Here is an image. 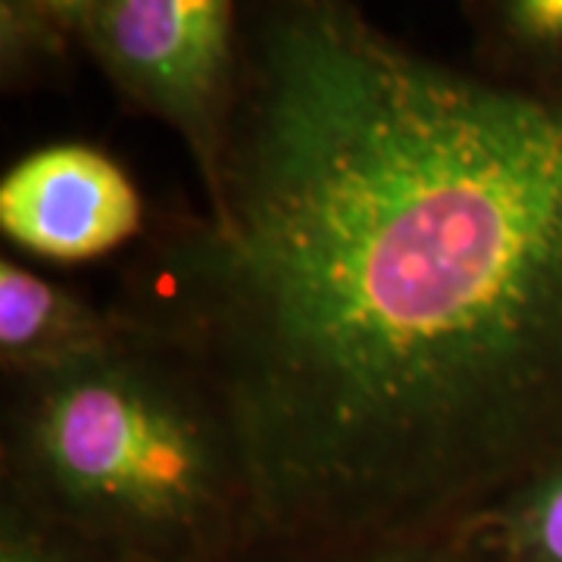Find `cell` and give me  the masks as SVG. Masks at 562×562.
<instances>
[{
    "instance_id": "cell-1",
    "label": "cell",
    "mask_w": 562,
    "mask_h": 562,
    "mask_svg": "<svg viewBox=\"0 0 562 562\" xmlns=\"http://www.w3.org/2000/svg\"><path fill=\"white\" fill-rule=\"evenodd\" d=\"M203 206H157L110 310L194 362L262 531L475 519L562 460V85L241 0Z\"/></svg>"
},
{
    "instance_id": "cell-2",
    "label": "cell",
    "mask_w": 562,
    "mask_h": 562,
    "mask_svg": "<svg viewBox=\"0 0 562 562\" xmlns=\"http://www.w3.org/2000/svg\"><path fill=\"white\" fill-rule=\"evenodd\" d=\"M7 503L88 543L191 562L262 519L220 394L176 347L122 322L85 360L3 379Z\"/></svg>"
},
{
    "instance_id": "cell-3",
    "label": "cell",
    "mask_w": 562,
    "mask_h": 562,
    "mask_svg": "<svg viewBox=\"0 0 562 562\" xmlns=\"http://www.w3.org/2000/svg\"><path fill=\"white\" fill-rule=\"evenodd\" d=\"M81 54L125 110L162 122L206 191L241 81V0H101Z\"/></svg>"
},
{
    "instance_id": "cell-4",
    "label": "cell",
    "mask_w": 562,
    "mask_h": 562,
    "mask_svg": "<svg viewBox=\"0 0 562 562\" xmlns=\"http://www.w3.org/2000/svg\"><path fill=\"white\" fill-rule=\"evenodd\" d=\"M147 220L135 179L98 144H44L0 179V232L41 260L85 262L128 250Z\"/></svg>"
},
{
    "instance_id": "cell-5",
    "label": "cell",
    "mask_w": 562,
    "mask_h": 562,
    "mask_svg": "<svg viewBox=\"0 0 562 562\" xmlns=\"http://www.w3.org/2000/svg\"><path fill=\"white\" fill-rule=\"evenodd\" d=\"M122 335L110 303L41 276L13 254L0 257V369L3 379L41 375L85 360Z\"/></svg>"
},
{
    "instance_id": "cell-6",
    "label": "cell",
    "mask_w": 562,
    "mask_h": 562,
    "mask_svg": "<svg viewBox=\"0 0 562 562\" xmlns=\"http://www.w3.org/2000/svg\"><path fill=\"white\" fill-rule=\"evenodd\" d=\"M472 66L506 81L562 85V0H462Z\"/></svg>"
},
{
    "instance_id": "cell-7",
    "label": "cell",
    "mask_w": 562,
    "mask_h": 562,
    "mask_svg": "<svg viewBox=\"0 0 562 562\" xmlns=\"http://www.w3.org/2000/svg\"><path fill=\"white\" fill-rule=\"evenodd\" d=\"M101 0H0V85L35 91L69 72Z\"/></svg>"
},
{
    "instance_id": "cell-8",
    "label": "cell",
    "mask_w": 562,
    "mask_h": 562,
    "mask_svg": "<svg viewBox=\"0 0 562 562\" xmlns=\"http://www.w3.org/2000/svg\"><path fill=\"white\" fill-rule=\"evenodd\" d=\"M497 562H562V460L469 519Z\"/></svg>"
},
{
    "instance_id": "cell-9",
    "label": "cell",
    "mask_w": 562,
    "mask_h": 562,
    "mask_svg": "<svg viewBox=\"0 0 562 562\" xmlns=\"http://www.w3.org/2000/svg\"><path fill=\"white\" fill-rule=\"evenodd\" d=\"M438 550H413V547H401V550H387L382 547V557H372L366 562H447L443 557H428Z\"/></svg>"
}]
</instances>
